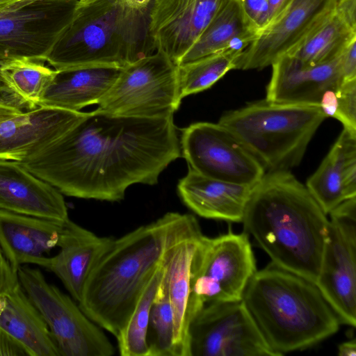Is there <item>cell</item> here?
I'll return each instance as SVG.
<instances>
[{
  "label": "cell",
  "mask_w": 356,
  "mask_h": 356,
  "mask_svg": "<svg viewBox=\"0 0 356 356\" xmlns=\"http://www.w3.org/2000/svg\"><path fill=\"white\" fill-rule=\"evenodd\" d=\"M19 282L47 325L60 356H111L115 348L79 305L38 269L21 266Z\"/></svg>",
  "instance_id": "9"
},
{
  "label": "cell",
  "mask_w": 356,
  "mask_h": 356,
  "mask_svg": "<svg viewBox=\"0 0 356 356\" xmlns=\"http://www.w3.org/2000/svg\"><path fill=\"white\" fill-rule=\"evenodd\" d=\"M231 0H156L149 33L156 51L176 64Z\"/></svg>",
  "instance_id": "15"
},
{
  "label": "cell",
  "mask_w": 356,
  "mask_h": 356,
  "mask_svg": "<svg viewBox=\"0 0 356 356\" xmlns=\"http://www.w3.org/2000/svg\"><path fill=\"white\" fill-rule=\"evenodd\" d=\"M242 300L277 356L320 343L341 323L314 282L272 262L255 272Z\"/></svg>",
  "instance_id": "4"
},
{
  "label": "cell",
  "mask_w": 356,
  "mask_h": 356,
  "mask_svg": "<svg viewBox=\"0 0 356 356\" xmlns=\"http://www.w3.org/2000/svg\"><path fill=\"white\" fill-rule=\"evenodd\" d=\"M173 116L146 118L95 110L55 143L19 162L63 195L117 202L135 184L154 185L181 156Z\"/></svg>",
  "instance_id": "1"
},
{
  "label": "cell",
  "mask_w": 356,
  "mask_h": 356,
  "mask_svg": "<svg viewBox=\"0 0 356 356\" xmlns=\"http://www.w3.org/2000/svg\"><path fill=\"white\" fill-rule=\"evenodd\" d=\"M0 328L29 356H60L47 325L18 278L0 295Z\"/></svg>",
  "instance_id": "24"
},
{
  "label": "cell",
  "mask_w": 356,
  "mask_h": 356,
  "mask_svg": "<svg viewBox=\"0 0 356 356\" xmlns=\"http://www.w3.org/2000/svg\"><path fill=\"white\" fill-rule=\"evenodd\" d=\"M79 0H17L0 9V63L44 62L70 24Z\"/></svg>",
  "instance_id": "10"
},
{
  "label": "cell",
  "mask_w": 356,
  "mask_h": 356,
  "mask_svg": "<svg viewBox=\"0 0 356 356\" xmlns=\"http://www.w3.org/2000/svg\"><path fill=\"white\" fill-rule=\"evenodd\" d=\"M28 355L25 349L0 328V356Z\"/></svg>",
  "instance_id": "35"
},
{
  "label": "cell",
  "mask_w": 356,
  "mask_h": 356,
  "mask_svg": "<svg viewBox=\"0 0 356 356\" xmlns=\"http://www.w3.org/2000/svg\"><path fill=\"white\" fill-rule=\"evenodd\" d=\"M271 66L266 99L275 103L319 106L325 92L343 81L340 56L315 65L284 56Z\"/></svg>",
  "instance_id": "17"
},
{
  "label": "cell",
  "mask_w": 356,
  "mask_h": 356,
  "mask_svg": "<svg viewBox=\"0 0 356 356\" xmlns=\"http://www.w3.org/2000/svg\"><path fill=\"white\" fill-rule=\"evenodd\" d=\"M22 111H24L19 107L0 103V122L14 117Z\"/></svg>",
  "instance_id": "41"
},
{
  "label": "cell",
  "mask_w": 356,
  "mask_h": 356,
  "mask_svg": "<svg viewBox=\"0 0 356 356\" xmlns=\"http://www.w3.org/2000/svg\"><path fill=\"white\" fill-rule=\"evenodd\" d=\"M338 355L340 356H355L356 355V341L352 340L341 343L338 347Z\"/></svg>",
  "instance_id": "43"
},
{
  "label": "cell",
  "mask_w": 356,
  "mask_h": 356,
  "mask_svg": "<svg viewBox=\"0 0 356 356\" xmlns=\"http://www.w3.org/2000/svg\"><path fill=\"white\" fill-rule=\"evenodd\" d=\"M336 12L356 26V0H337Z\"/></svg>",
  "instance_id": "39"
},
{
  "label": "cell",
  "mask_w": 356,
  "mask_h": 356,
  "mask_svg": "<svg viewBox=\"0 0 356 356\" xmlns=\"http://www.w3.org/2000/svg\"><path fill=\"white\" fill-rule=\"evenodd\" d=\"M181 156L209 177L253 186L266 170L241 140L220 123L199 122L181 130Z\"/></svg>",
  "instance_id": "12"
},
{
  "label": "cell",
  "mask_w": 356,
  "mask_h": 356,
  "mask_svg": "<svg viewBox=\"0 0 356 356\" xmlns=\"http://www.w3.org/2000/svg\"><path fill=\"white\" fill-rule=\"evenodd\" d=\"M174 335L173 313L163 276L149 315L146 332L148 356H173Z\"/></svg>",
  "instance_id": "31"
},
{
  "label": "cell",
  "mask_w": 356,
  "mask_h": 356,
  "mask_svg": "<svg viewBox=\"0 0 356 356\" xmlns=\"http://www.w3.org/2000/svg\"><path fill=\"white\" fill-rule=\"evenodd\" d=\"M0 103L13 105L24 111L29 110V105L19 98L0 77Z\"/></svg>",
  "instance_id": "37"
},
{
  "label": "cell",
  "mask_w": 356,
  "mask_h": 356,
  "mask_svg": "<svg viewBox=\"0 0 356 356\" xmlns=\"http://www.w3.org/2000/svg\"><path fill=\"white\" fill-rule=\"evenodd\" d=\"M343 81L356 78V40L352 41L340 55Z\"/></svg>",
  "instance_id": "34"
},
{
  "label": "cell",
  "mask_w": 356,
  "mask_h": 356,
  "mask_svg": "<svg viewBox=\"0 0 356 356\" xmlns=\"http://www.w3.org/2000/svg\"><path fill=\"white\" fill-rule=\"evenodd\" d=\"M256 271V261L246 232L229 231L213 238L202 234L191 263L188 324L207 304L242 300Z\"/></svg>",
  "instance_id": "7"
},
{
  "label": "cell",
  "mask_w": 356,
  "mask_h": 356,
  "mask_svg": "<svg viewBox=\"0 0 356 356\" xmlns=\"http://www.w3.org/2000/svg\"><path fill=\"white\" fill-rule=\"evenodd\" d=\"M0 209L62 222L70 219L56 188L9 160L0 159Z\"/></svg>",
  "instance_id": "19"
},
{
  "label": "cell",
  "mask_w": 356,
  "mask_h": 356,
  "mask_svg": "<svg viewBox=\"0 0 356 356\" xmlns=\"http://www.w3.org/2000/svg\"><path fill=\"white\" fill-rule=\"evenodd\" d=\"M86 113L38 106L1 121L0 159H28L60 138Z\"/></svg>",
  "instance_id": "16"
},
{
  "label": "cell",
  "mask_w": 356,
  "mask_h": 356,
  "mask_svg": "<svg viewBox=\"0 0 356 356\" xmlns=\"http://www.w3.org/2000/svg\"><path fill=\"white\" fill-rule=\"evenodd\" d=\"M354 40L356 26L335 10L309 39L288 56L308 64L325 63L338 58Z\"/></svg>",
  "instance_id": "27"
},
{
  "label": "cell",
  "mask_w": 356,
  "mask_h": 356,
  "mask_svg": "<svg viewBox=\"0 0 356 356\" xmlns=\"http://www.w3.org/2000/svg\"><path fill=\"white\" fill-rule=\"evenodd\" d=\"M1 64H2V63H0V67H1ZM0 77H1V76H0Z\"/></svg>",
  "instance_id": "46"
},
{
  "label": "cell",
  "mask_w": 356,
  "mask_h": 356,
  "mask_svg": "<svg viewBox=\"0 0 356 356\" xmlns=\"http://www.w3.org/2000/svg\"><path fill=\"white\" fill-rule=\"evenodd\" d=\"M163 273L164 267L162 263L147 282L127 325L116 339L121 355L148 356L146 332L149 315Z\"/></svg>",
  "instance_id": "30"
},
{
  "label": "cell",
  "mask_w": 356,
  "mask_h": 356,
  "mask_svg": "<svg viewBox=\"0 0 356 356\" xmlns=\"http://www.w3.org/2000/svg\"><path fill=\"white\" fill-rule=\"evenodd\" d=\"M337 111L335 118L344 129L356 134V78L343 81L337 90Z\"/></svg>",
  "instance_id": "32"
},
{
  "label": "cell",
  "mask_w": 356,
  "mask_h": 356,
  "mask_svg": "<svg viewBox=\"0 0 356 356\" xmlns=\"http://www.w3.org/2000/svg\"><path fill=\"white\" fill-rule=\"evenodd\" d=\"M240 1L246 17L259 34L270 21L268 0Z\"/></svg>",
  "instance_id": "33"
},
{
  "label": "cell",
  "mask_w": 356,
  "mask_h": 356,
  "mask_svg": "<svg viewBox=\"0 0 356 356\" xmlns=\"http://www.w3.org/2000/svg\"><path fill=\"white\" fill-rule=\"evenodd\" d=\"M57 70L44 62L28 58H16L3 63L0 76L6 85L30 109L39 106Z\"/></svg>",
  "instance_id": "28"
},
{
  "label": "cell",
  "mask_w": 356,
  "mask_h": 356,
  "mask_svg": "<svg viewBox=\"0 0 356 356\" xmlns=\"http://www.w3.org/2000/svg\"><path fill=\"white\" fill-rule=\"evenodd\" d=\"M290 1L291 0H268L269 6V22L286 6Z\"/></svg>",
  "instance_id": "42"
},
{
  "label": "cell",
  "mask_w": 356,
  "mask_h": 356,
  "mask_svg": "<svg viewBox=\"0 0 356 356\" xmlns=\"http://www.w3.org/2000/svg\"><path fill=\"white\" fill-rule=\"evenodd\" d=\"M189 356H277L243 300L204 305L188 326Z\"/></svg>",
  "instance_id": "13"
},
{
  "label": "cell",
  "mask_w": 356,
  "mask_h": 356,
  "mask_svg": "<svg viewBox=\"0 0 356 356\" xmlns=\"http://www.w3.org/2000/svg\"><path fill=\"white\" fill-rule=\"evenodd\" d=\"M17 0H0V9L3 8Z\"/></svg>",
  "instance_id": "44"
},
{
  "label": "cell",
  "mask_w": 356,
  "mask_h": 356,
  "mask_svg": "<svg viewBox=\"0 0 356 356\" xmlns=\"http://www.w3.org/2000/svg\"><path fill=\"white\" fill-rule=\"evenodd\" d=\"M181 102L178 66L156 51L122 67L96 110L114 115L162 118L173 116Z\"/></svg>",
  "instance_id": "8"
},
{
  "label": "cell",
  "mask_w": 356,
  "mask_h": 356,
  "mask_svg": "<svg viewBox=\"0 0 356 356\" xmlns=\"http://www.w3.org/2000/svg\"><path fill=\"white\" fill-rule=\"evenodd\" d=\"M242 53L225 50L191 63L178 66L179 96L198 93L211 88L227 72L236 68Z\"/></svg>",
  "instance_id": "29"
},
{
  "label": "cell",
  "mask_w": 356,
  "mask_h": 356,
  "mask_svg": "<svg viewBox=\"0 0 356 356\" xmlns=\"http://www.w3.org/2000/svg\"><path fill=\"white\" fill-rule=\"evenodd\" d=\"M127 6L142 10L150 15L156 0H121Z\"/></svg>",
  "instance_id": "40"
},
{
  "label": "cell",
  "mask_w": 356,
  "mask_h": 356,
  "mask_svg": "<svg viewBox=\"0 0 356 356\" xmlns=\"http://www.w3.org/2000/svg\"><path fill=\"white\" fill-rule=\"evenodd\" d=\"M327 216L289 170H275L252 186L241 222L273 264L315 283Z\"/></svg>",
  "instance_id": "2"
},
{
  "label": "cell",
  "mask_w": 356,
  "mask_h": 356,
  "mask_svg": "<svg viewBox=\"0 0 356 356\" xmlns=\"http://www.w3.org/2000/svg\"><path fill=\"white\" fill-rule=\"evenodd\" d=\"M325 118L318 106L265 99L225 113L218 123L230 130L268 172L298 165Z\"/></svg>",
  "instance_id": "6"
},
{
  "label": "cell",
  "mask_w": 356,
  "mask_h": 356,
  "mask_svg": "<svg viewBox=\"0 0 356 356\" xmlns=\"http://www.w3.org/2000/svg\"><path fill=\"white\" fill-rule=\"evenodd\" d=\"M252 188L209 177L188 167L177 192L184 204L201 217L241 222Z\"/></svg>",
  "instance_id": "23"
},
{
  "label": "cell",
  "mask_w": 356,
  "mask_h": 356,
  "mask_svg": "<svg viewBox=\"0 0 356 356\" xmlns=\"http://www.w3.org/2000/svg\"><path fill=\"white\" fill-rule=\"evenodd\" d=\"M113 240L98 236L69 219L58 244L60 251L48 257L45 268L61 280L79 302L88 277Z\"/></svg>",
  "instance_id": "20"
},
{
  "label": "cell",
  "mask_w": 356,
  "mask_h": 356,
  "mask_svg": "<svg viewBox=\"0 0 356 356\" xmlns=\"http://www.w3.org/2000/svg\"><path fill=\"white\" fill-rule=\"evenodd\" d=\"M122 67L84 66L57 70L39 106L72 111L97 104L111 88Z\"/></svg>",
  "instance_id": "25"
},
{
  "label": "cell",
  "mask_w": 356,
  "mask_h": 356,
  "mask_svg": "<svg viewBox=\"0 0 356 356\" xmlns=\"http://www.w3.org/2000/svg\"><path fill=\"white\" fill-rule=\"evenodd\" d=\"M316 285L341 323L356 325V197L330 213Z\"/></svg>",
  "instance_id": "11"
},
{
  "label": "cell",
  "mask_w": 356,
  "mask_h": 356,
  "mask_svg": "<svg viewBox=\"0 0 356 356\" xmlns=\"http://www.w3.org/2000/svg\"><path fill=\"white\" fill-rule=\"evenodd\" d=\"M319 107L326 118H334L337 111V90L329 89L323 95Z\"/></svg>",
  "instance_id": "38"
},
{
  "label": "cell",
  "mask_w": 356,
  "mask_h": 356,
  "mask_svg": "<svg viewBox=\"0 0 356 356\" xmlns=\"http://www.w3.org/2000/svg\"><path fill=\"white\" fill-rule=\"evenodd\" d=\"M203 233L197 220L168 248L163 258V280L173 313V356H189L187 309L190 295V268L197 243Z\"/></svg>",
  "instance_id": "22"
},
{
  "label": "cell",
  "mask_w": 356,
  "mask_h": 356,
  "mask_svg": "<svg viewBox=\"0 0 356 356\" xmlns=\"http://www.w3.org/2000/svg\"><path fill=\"white\" fill-rule=\"evenodd\" d=\"M18 278L0 248V295Z\"/></svg>",
  "instance_id": "36"
},
{
  "label": "cell",
  "mask_w": 356,
  "mask_h": 356,
  "mask_svg": "<svg viewBox=\"0 0 356 356\" xmlns=\"http://www.w3.org/2000/svg\"><path fill=\"white\" fill-rule=\"evenodd\" d=\"M0 209V248L12 268H45L48 253L58 246L65 222Z\"/></svg>",
  "instance_id": "18"
},
{
  "label": "cell",
  "mask_w": 356,
  "mask_h": 356,
  "mask_svg": "<svg viewBox=\"0 0 356 356\" xmlns=\"http://www.w3.org/2000/svg\"><path fill=\"white\" fill-rule=\"evenodd\" d=\"M150 15L121 0L79 3L46 61L60 70L84 66L124 67L156 51Z\"/></svg>",
  "instance_id": "5"
},
{
  "label": "cell",
  "mask_w": 356,
  "mask_h": 356,
  "mask_svg": "<svg viewBox=\"0 0 356 356\" xmlns=\"http://www.w3.org/2000/svg\"><path fill=\"white\" fill-rule=\"evenodd\" d=\"M337 0H291L237 60L240 70L272 65L300 47L335 12Z\"/></svg>",
  "instance_id": "14"
},
{
  "label": "cell",
  "mask_w": 356,
  "mask_h": 356,
  "mask_svg": "<svg viewBox=\"0 0 356 356\" xmlns=\"http://www.w3.org/2000/svg\"><path fill=\"white\" fill-rule=\"evenodd\" d=\"M240 0H231L209 23L193 46L177 63L181 66L225 50L243 53L257 38Z\"/></svg>",
  "instance_id": "26"
},
{
  "label": "cell",
  "mask_w": 356,
  "mask_h": 356,
  "mask_svg": "<svg viewBox=\"0 0 356 356\" xmlns=\"http://www.w3.org/2000/svg\"><path fill=\"white\" fill-rule=\"evenodd\" d=\"M93 1H95V0H79V3L84 4V3H88L90 2H92Z\"/></svg>",
  "instance_id": "45"
},
{
  "label": "cell",
  "mask_w": 356,
  "mask_h": 356,
  "mask_svg": "<svg viewBox=\"0 0 356 356\" xmlns=\"http://www.w3.org/2000/svg\"><path fill=\"white\" fill-rule=\"evenodd\" d=\"M197 219L168 212L113 239L85 284L79 306L117 339L168 248Z\"/></svg>",
  "instance_id": "3"
},
{
  "label": "cell",
  "mask_w": 356,
  "mask_h": 356,
  "mask_svg": "<svg viewBox=\"0 0 356 356\" xmlns=\"http://www.w3.org/2000/svg\"><path fill=\"white\" fill-rule=\"evenodd\" d=\"M306 187L326 215L356 197V134L343 128Z\"/></svg>",
  "instance_id": "21"
}]
</instances>
